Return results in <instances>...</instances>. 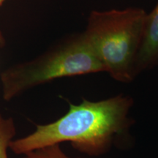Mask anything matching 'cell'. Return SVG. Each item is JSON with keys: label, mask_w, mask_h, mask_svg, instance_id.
I'll use <instances>...</instances> for the list:
<instances>
[{"label": "cell", "mask_w": 158, "mask_h": 158, "mask_svg": "<svg viewBox=\"0 0 158 158\" xmlns=\"http://www.w3.org/2000/svg\"><path fill=\"white\" fill-rule=\"evenodd\" d=\"M15 134L14 122L0 114V158H8L7 150Z\"/></svg>", "instance_id": "obj_5"}, {"label": "cell", "mask_w": 158, "mask_h": 158, "mask_svg": "<svg viewBox=\"0 0 158 158\" xmlns=\"http://www.w3.org/2000/svg\"><path fill=\"white\" fill-rule=\"evenodd\" d=\"M130 105L131 100L122 96L70 104L64 116L52 123L38 124L32 133L12 140L9 148L15 155H24L40 148L70 142L82 152L99 155L114 134L123 130Z\"/></svg>", "instance_id": "obj_1"}, {"label": "cell", "mask_w": 158, "mask_h": 158, "mask_svg": "<svg viewBox=\"0 0 158 158\" xmlns=\"http://www.w3.org/2000/svg\"><path fill=\"white\" fill-rule=\"evenodd\" d=\"M23 158H72L62 151L59 144L48 146L25 154Z\"/></svg>", "instance_id": "obj_6"}, {"label": "cell", "mask_w": 158, "mask_h": 158, "mask_svg": "<svg viewBox=\"0 0 158 158\" xmlns=\"http://www.w3.org/2000/svg\"><path fill=\"white\" fill-rule=\"evenodd\" d=\"M146 15L140 7L93 10L89 15L84 34L116 80L129 81L135 73Z\"/></svg>", "instance_id": "obj_3"}, {"label": "cell", "mask_w": 158, "mask_h": 158, "mask_svg": "<svg viewBox=\"0 0 158 158\" xmlns=\"http://www.w3.org/2000/svg\"><path fill=\"white\" fill-rule=\"evenodd\" d=\"M6 1H7V0H0V7H1V6L2 5L4 2ZM5 44H6L5 38V37H4L2 32L0 31V48H4Z\"/></svg>", "instance_id": "obj_7"}, {"label": "cell", "mask_w": 158, "mask_h": 158, "mask_svg": "<svg viewBox=\"0 0 158 158\" xmlns=\"http://www.w3.org/2000/svg\"><path fill=\"white\" fill-rule=\"evenodd\" d=\"M106 71L84 32L69 37L28 62L1 74L2 97L13 100L26 91L56 78Z\"/></svg>", "instance_id": "obj_2"}, {"label": "cell", "mask_w": 158, "mask_h": 158, "mask_svg": "<svg viewBox=\"0 0 158 158\" xmlns=\"http://www.w3.org/2000/svg\"><path fill=\"white\" fill-rule=\"evenodd\" d=\"M158 64V2L149 13H147L143 37L138 53L135 73Z\"/></svg>", "instance_id": "obj_4"}]
</instances>
